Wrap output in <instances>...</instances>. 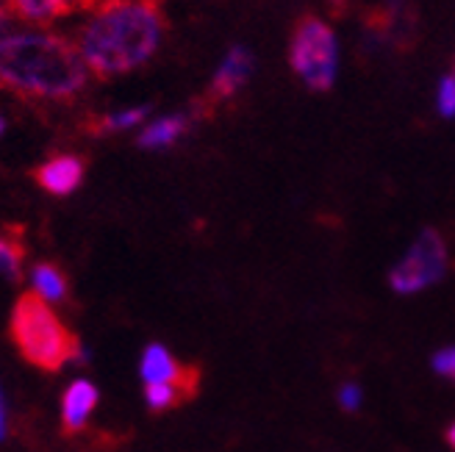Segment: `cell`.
I'll return each mask as SVG.
<instances>
[{
  "mask_svg": "<svg viewBox=\"0 0 455 452\" xmlns=\"http://www.w3.org/2000/svg\"><path fill=\"white\" fill-rule=\"evenodd\" d=\"M158 0H95L84 6L73 42L92 78H123L145 67L164 42Z\"/></svg>",
  "mask_w": 455,
  "mask_h": 452,
  "instance_id": "1",
  "label": "cell"
},
{
  "mask_svg": "<svg viewBox=\"0 0 455 452\" xmlns=\"http://www.w3.org/2000/svg\"><path fill=\"white\" fill-rule=\"evenodd\" d=\"M92 73L70 34L56 26H9L0 34V86L39 103H70Z\"/></svg>",
  "mask_w": 455,
  "mask_h": 452,
  "instance_id": "2",
  "label": "cell"
},
{
  "mask_svg": "<svg viewBox=\"0 0 455 452\" xmlns=\"http://www.w3.org/2000/svg\"><path fill=\"white\" fill-rule=\"evenodd\" d=\"M9 330L20 355L44 372H59L61 367L73 364V361L86 358L76 333L59 320L51 303L36 297L34 291L22 295L14 303Z\"/></svg>",
  "mask_w": 455,
  "mask_h": 452,
  "instance_id": "3",
  "label": "cell"
},
{
  "mask_svg": "<svg viewBox=\"0 0 455 452\" xmlns=\"http://www.w3.org/2000/svg\"><path fill=\"white\" fill-rule=\"evenodd\" d=\"M289 61L308 89L328 92L339 73V42L328 22L320 17H303L291 34Z\"/></svg>",
  "mask_w": 455,
  "mask_h": 452,
  "instance_id": "4",
  "label": "cell"
},
{
  "mask_svg": "<svg viewBox=\"0 0 455 452\" xmlns=\"http://www.w3.org/2000/svg\"><path fill=\"white\" fill-rule=\"evenodd\" d=\"M447 269V244L439 231H422L405 258L389 273V283L397 295H414L436 283Z\"/></svg>",
  "mask_w": 455,
  "mask_h": 452,
  "instance_id": "5",
  "label": "cell"
},
{
  "mask_svg": "<svg viewBox=\"0 0 455 452\" xmlns=\"http://www.w3.org/2000/svg\"><path fill=\"white\" fill-rule=\"evenodd\" d=\"M253 75V53H250L244 44H234L231 51L222 56L217 64V70L209 83V100L222 103L231 100L242 92V86Z\"/></svg>",
  "mask_w": 455,
  "mask_h": 452,
  "instance_id": "6",
  "label": "cell"
},
{
  "mask_svg": "<svg viewBox=\"0 0 455 452\" xmlns=\"http://www.w3.org/2000/svg\"><path fill=\"white\" fill-rule=\"evenodd\" d=\"M86 167L76 153H56L48 162H42L36 170V184L53 194V197H67L78 192V186L84 184Z\"/></svg>",
  "mask_w": 455,
  "mask_h": 452,
  "instance_id": "7",
  "label": "cell"
},
{
  "mask_svg": "<svg viewBox=\"0 0 455 452\" xmlns=\"http://www.w3.org/2000/svg\"><path fill=\"white\" fill-rule=\"evenodd\" d=\"M140 375L148 383H175V386H184L187 392L195 389L197 372L180 367L175 355L164 345H148L142 358H140Z\"/></svg>",
  "mask_w": 455,
  "mask_h": 452,
  "instance_id": "8",
  "label": "cell"
},
{
  "mask_svg": "<svg viewBox=\"0 0 455 452\" xmlns=\"http://www.w3.org/2000/svg\"><path fill=\"white\" fill-rule=\"evenodd\" d=\"M98 386L92 380L78 377L67 386L64 397H61V424L67 433H81L86 422L92 419L95 408H98Z\"/></svg>",
  "mask_w": 455,
  "mask_h": 452,
  "instance_id": "9",
  "label": "cell"
},
{
  "mask_svg": "<svg viewBox=\"0 0 455 452\" xmlns=\"http://www.w3.org/2000/svg\"><path fill=\"white\" fill-rule=\"evenodd\" d=\"M4 4L9 17L20 26H56L81 9L78 0H4Z\"/></svg>",
  "mask_w": 455,
  "mask_h": 452,
  "instance_id": "10",
  "label": "cell"
},
{
  "mask_svg": "<svg viewBox=\"0 0 455 452\" xmlns=\"http://www.w3.org/2000/svg\"><path fill=\"white\" fill-rule=\"evenodd\" d=\"M195 123V115L192 111H175V115H162L156 120H148L142 128H140V142L142 150H167L172 147L175 142H180L189 133Z\"/></svg>",
  "mask_w": 455,
  "mask_h": 452,
  "instance_id": "11",
  "label": "cell"
},
{
  "mask_svg": "<svg viewBox=\"0 0 455 452\" xmlns=\"http://www.w3.org/2000/svg\"><path fill=\"white\" fill-rule=\"evenodd\" d=\"M31 289H34V295L42 297L44 303H61L67 297V291H70V283H67L64 273L56 266V264H36L31 269Z\"/></svg>",
  "mask_w": 455,
  "mask_h": 452,
  "instance_id": "12",
  "label": "cell"
},
{
  "mask_svg": "<svg viewBox=\"0 0 455 452\" xmlns=\"http://www.w3.org/2000/svg\"><path fill=\"white\" fill-rule=\"evenodd\" d=\"M148 115H150V106H145V103L106 111V115L98 120V133H128V131H140L148 123Z\"/></svg>",
  "mask_w": 455,
  "mask_h": 452,
  "instance_id": "13",
  "label": "cell"
},
{
  "mask_svg": "<svg viewBox=\"0 0 455 452\" xmlns=\"http://www.w3.org/2000/svg\"><path fill=\"white\" fill-rule=\"evenodd\" d=\"M187 394H192V392H187L184 386H175V383H148L145 386V402L150 411H167Z\"/></svg>",
  "mask_w": 455,
  "mask_h": 452,
  "instance_id": "14",
  "label": "cell"
},
{
  "mask_svg": "<svg viewBox=\"0 0 455 452\" xmlns=\"http://www.w3.org/2000/svg\"><path fill=\"white\" fill-rule=\"evenodd\" d=\"M0 275L17 281L22 275V244L17 236L0 234Z\"/></svg>",
  "mask_w": 455,
  "mask_h": 452,
  "instance_id": "15",
  "label": "cell"
},
{
  "mask_svg": "<svg viewBox=\"0 0 455 452\" xmlns=\"http://www.w3.org/2000/svg\"><path fill=\"white\" fill-rule=\"evenodd\" d=\"M436 106L442 111V117H452L455 115V75L442 78L439 92H436Z\"/></svg>",
  "mask_w": 455,
  "mask_h": 452,
  "instance_id": "16",
  "label": "cell"
},
{
  "mask_svg": "<svg viewBox=\"0 0 455 452\" xmlns=\"http://www.w3.org/2000/svg\"><path fill=\"white\" fill-rule=\"evenodd\" d=\"M434 369L447 377V380H455V347H444L434 355Z\"/></svg>",
  "mask_w": 455,
  "mask_h": 452,
  "instance_id": "17",
  "label": "cell"
},
{
  "mask_svg": "<svg viewBox=\"0 0 455 452\" xmlns=\"http://www.w3.org/2000/svg\"><path fill=\"white\" fill-rule=\"evenodd\" d=\"M339 405L345 411H358V405H361V389L355 386V383H345V386L339 389Z\"/></svg>",
  "mask_w": 455,
  "mask_h": 452,
  "instance_id": "18",
  "label": "cell"
},
{
  "mask_svg": "<svg viewBox=\"0 0 455 452\" xmlns=\"http://www.w3.org/2000/svg\"><path fill=\"white\" fill-rule=\"evenodd\" d=\"M6 431H9V414H6V400H4V392H0V439H6Z\"/></svg>",
  "mask_w": 455,
  "mask_h": 452,
  "instance_id": "19",
  "label": "cell"
},
{
  "mask_svg": "<svg viewBox=\"0 0 455 452\" xmlns=\"http://www.w3.org/2000/svg\"><path fill=\"white\" fill-rule=\"evenodd\" d=\"M9 28V9H6V4L0 0V34H4Z\"/></svg>",
  "mask_w": 455,
  "mask_h": 452,
  "instance_id": "20",
  "label": "cell"
},
{
  "mask_svg": "<svg viewBox=\"0 0 455 452\" xmlns=\"http://www.w3.org/2000/svg\"><path fill=\"white\" fill-rule=\"evenodd\" d=\"M447 444L455 449V424H450V431H447Z\"/></svg>",
  "mask_w": 455,
  "mask_h": 452,
  "instance_id": "21",
  "label": "cell"
},
{
  "mask_svg": "<svg viewBox=\"0 0 455 452\" xmlns=\"http://www.w3.org/2000/svg\"><path fill=\"white\" fill-rule=\"evenodd\" d=\"M4 133H6V117L0 115V139H4Z\"/></svg>",
  "mask_w": 455,
  "mask_h": 452,
  "instance_id": "22",
  "label": "cell"
},
{
  "mask_svg": "<svg viewBox=\"0 0 455 452\" xmlns=\"http://www.w3.org/2000/svg\"><path fill=\"white\" fill-rule=\"evenodd\" d=\"M333 6H336V12H341V6H347V0H333Z\"/></svg>",
  "mask_w": 455,
  "mask_h": 452,
  "instance_id": "23",
  "label": "cell"
},
{
  "mask_svg": "<svg viewBox=\"0 0 455 452\" xmlns=\"http://www.w3.org/2000/svg\"><path fill=\"white\" fill-rule=\"evenodd\" d=\"M78 4H81V9H84V6H89V4H95V0H78Z\"/></svg>",
  "mask_w": 455,
  "mask_h": 452,
  "instance_id": "24",
  "label": "cell"
}]
</instances>
